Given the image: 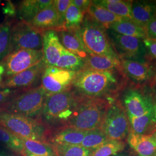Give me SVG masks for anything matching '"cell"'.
Wrapping results in <instances>:
<instances>
[{
    "instance_id": "cell-1",
    "label": "cell",
    "mask_w": 156,
    "mask_h": 156,
    "mask_svg": "<svg viewBox=\"0 0 156 156\" xmlns=\"http://www.w3.org/2000/svg\"><path fill=\"white\" fill-rule=\"evenodd\" d=\"M124 76L118 69L99 71L84 68L76 73L72 90L83 98L105 100L113 102L124 86Z\"/></svg>"
},
{
    "instance_id": "cell-2",
    "label": "cell",
    "mask_w": 156,
    "mask_h": 156,
    "mask_svg": "<svg viewBox=\"0 0 156 156\" xmlns=\"http://www.w3.org/2000/svg\"><path fill=\"white\" fill-rule=\"evenodd\" d=\"M82 100L72 89L48 96L39 120L45 127H66Z\"/></svg>"
},
{
    "instance_id": "cell-3",
    "label": "cell",
    "mask_w": 156,
    "mask_h": 156,
    "mask_svg": "<svg viewBox=\"0 0 156 156\" xmlns=\"http://www.w3.org/2000/svg\"><path fill=\"white\" fill-rule=\"evenodd\" d=\"M75 32L87 54L120 60L109 38L106 28L93 22L86 14L82 24Z\"/></svg>"
},
{
    "instance_id": "cell-4",
    "label": "cell",
    "mask_w": 156,
    "mask_h": 156,
    "mask_svg": "<svg viewBox=\"0 0 156 156\" xmlns=\"http://www.w3.org/2000/svg\"><path fill=\"white\" fill-rule=\"evenodd\" d=\"M111 103L105 100L82 98L66 127L84 131L101 128L106 109Z\"/></svg>"
},
{
    "instance_id": "cell-5",
    "label": "cell",
    "mask_w": 156,
    "mask_h": 156,
    "mask_svg": "<svg viewBox=\"0 0 156 156\" xmlns=\"http://www.w3.org/2000/svg\"><path fill=\"white\" fill-rule=\"evenodd\" d=\"M46 97L45 90L41 85L22 90L1 109L12 113L39 120Z\"/></svg>"
},
{
    "instance_id": "cell-6",
    "label": "cell",
    "mask_w": 156,
    "mask_h": 156,
    "mask_svg": "<svg viewBox=\"0 0 156 156\" xmlns=\"http://www.w3.org/2000/svg\"><path fill=\"white\" fill-rule=\"evenodd\" d=\"M0 125L20 138L44 142L46 127L39 120L0 109Z\"/></svg>"
},
{
    "instance_id": "cell-7",
    "label": "cell",
    "mask_w": 156,
    "mask_h": 156,
    "mask_svg": "<svg viewBox=\"0 0 156 156\" xmlns=\"http://www.w3.org/2000/svg\"><path fill=\"white\" fill-rule=\"evenodd\" d=\"M100 128L108 140H123L128 136L130 123L121 101L115 100L108 107Z\"/></svg>"
},
{
    "instance_id": "cell-8",
    "label": "cell",
    "mask_w": 156,
    "mask_h": 156,
    "mask_svg": "<svg viewBox=\"0 0 156 156\" xmlns=\"http://www.w3.org/2000/svg\"><path fill=\"white\" fill-rule=\"evenodd\" d=\"M20 49L42 50V32L21 20L12 25L9 54Z\"/></svg>"
},
{
    "instance_id": "cell-9",
    "label": "cell",
    "mask_w": 156,
    "mask_h": 156,
    "mask_svg": "<svg viewBox=\"0 0 156 156\" xmlns=\"http://www.w3.org/2000/svg\"><path fill=\"white\" fill-rule=\"evenodd\" d=\"M106 31L120 59L145 62L144 58L147 53V50L143 39L119 34L108 29Z\"/></svg>"
},
{
    "instance_id": "cell-10",
    "label": "cell",
    "mask_w": 156,
    "mask_h": 156,
    "mask_svg": "<svg viewBox=\"0 0 156 156\" xmlns=\"http://www.w3.org/2000/svg\"><path fill=\"white\" fill-rule=\"evenodd\" d=\"M42 59V50L20 49L12 52L0 62L4 68V79L22 73Z\"/></svg>"
},
{
    "instance_id": "cell-11",
    "label": "cell",
    "mask_w": 156,
    "mask_h": 156,
    "mask_svg": "<svg viewBox=\"0 0 156 156\" xmlns=\"http://www.w3.org/2000/svg\"><path fill=\"white\" fill-rule=\"evenodd\" d=\"M76 73L55 66H46L41 80L47 97L72 89Z\"/></svg>"
},
{
    "instance_id": "cell-12",
    "label": "cell",
    "mask_w": 156,
    "mask_h": 156,
    "mask_svg": "<svg viewBox=\"0 0 156 156\" xmlns=\"http://www.w3.org/2000/svg\"><path fill=\"white\" fill-rule=\"evenodd\" d=\"M123 101L127 115L134 117L144 116L154 109V105L151 95L136 88L126 90Z\"/></svg>"
},
{
    "instance_id": "cell-13",
    "label": "cell",
    "mask_w": 156,
    "mask_h": 156,
    "mask_svg": "<svg viewBox=\"0 0 156 156\" xmlns=\"http://www.w3.org/2000/svg\"><path fill=\"white\" fill-rule=\"evenodd\" d=\"M46 67L44 59L27 69L11 77L5 78L0 84V89L27 90L41 79Z\"/></svg>"
},
{
    "instance_id": "cell-14",
    "label": "cell",
    "mask_w": 156,
    "mask_h": 156,
    "mask_svg": "<svg viewBox=\"0 0 156 156\" xmlns=\"http://www.w3.org/2000/svg\"><path fill=\"white\" fill-rule=\"evenodd\" d=\"M28 23L39 31L55 30L57 32L66 30L53 4L39 12Z\"/></svg>"
},
{
    "instance_id": "cell-15",
    "label": "cell",
    "mask_w": 156,
    "mask_h": 156,
    "mask_svg": "<svg viewBox=\"0 0 156 156\" xmlns=\"http://www.w3.org/2000/svg\"><path fill=\"white\" fill-rule=\"evenodd\" d=\"M120 60L121 72L132 81L143 83L149 80L154 76L153 68L147 62L124 58Z\"/></svg>"
},
{
    "instance_id": "cell-16",
    "label": "cell",
    "mask_w": 156,
    "mask_h": 156,
    "mask_svg": "<svg viewBox=\"0 0 156 156\" xmlns=\"http://www.w3.org/2000/svg\"><path fill=\"white\" fill-rule=\"evenodd\" d=\"M64 48L57 31L42 32L43 59L46 66H56Z\"/></svg>"
},
{
    "instance_id": "cell-17",
    "label": "cell",
    "mask_w": 156,
    "mask_h": 156,
    "mask_svg": "<svg viewBox=\"0 0 156 156\" xmlns=\"http://www.w3.org/2000/svg\"><path fill=\"white\" fill-rule=\"evenodd\" d=\"M128 144L139 156L156 155V140L153 135L135 134L130 130Z\"/></svg>"
},
{
    "instance_id": "cell-18",
    "label": "cell",
    "mask_w": 156,
    "mask_h": 156,
    "mask_svg": "<svg viewBox=\"0 0 156 156\" xmlns=\"http://www.w3.org/2000/svg\"><path fill=\"white\" fill-rule=\"evenodd\" d=\"M132 18L144 27L156 17V1H135L131 5Z\"/></svg>"
},
{
    "instance_id": "cell-19",
    "label": "cell",
    "mask_w": 156,
    "mask_h": 156,
    "mask_svg": "<svg viewBox=\"0 0 156 156\" xmlns=\"http://www.w3.org/2000/svg\"><path fill=\"white\" fill-rule=\"evenodd\" d=\"M88 131L71 127L59 128L51 138L53 145H80Z\"/></svg>"
},
{
    "instance_id": "cell-20",
    "label": "cell",
    "mask_w": 156,
    "mask_h": 156,
    "mask_svg": "<svg viewBox=\"0 0 156 156\" xmlns=\"http://www.w3.org/2000/svg\"><path fill=\"white\" fill-rule=\"evenodd\" d=\"M86 15L93 22L106 30L113 23L120 22L124 19L115 15L104 7L95 3L93 1L88 8Z\"/></svg>"
},
{
    "instance_id": "cell-21",
    "label": "cell",
    "mask_w": 156,
    "mask_h": 156,
    "mask_svg": "<svg viewBox=\"0 0 156 156\" xmlns=\"http://www.w3.org/2000/svg\"><path fill=\"white\" fill-rule=\"evenodd\" d=\"M53 4L52 0H23L17 7V14L21 20L30 22L39 12Z\"/></svg>"
},
{
    "instance_id": "cell-22",
    "label": "cell",
    "mask_w": 156,
    "mask_h": 156,
    "mask_svg": "<svg viewBox=\"0 0 156 156\" xmlns=\"http://www.w3.org/2000/svg\"><path fill=\"white\" fill-rule=\"evenodd\" d=\"M128 115L130 130L135 134L151 135L156 131V119L154 112H151L140 117Z\"/></svg>"
},
{
    "instance_id": "cell-23",
    "label": "cell",
    "mask_w": 156,
    "mask_h": 156,
    "mask_svg": "<svg viewBox=\"0 0 156 156\" xmlns=\"http://www.w3.org/2000/svg\"><path fill=\"white\" fill-rule=\"evenodd\" d=\"M108 30L119 34L134 37L142 39L148 38L146 28L129 19L124 18L120 22L113 23Z\"/></svg>"
},
{
    "instance_id": "cell-24",
    "label": "cell",
    "mask_w": 156,
    "mask_h": 156,
    "mask_svg": "<svg viewBox=\"0 0 156 156\" xmlns=\"http://www.w3.org/2000/svg\"><path fill=\"white\" fill-rule=\"evenodd\" d=\"M57 33L62 45L66 49L84 60L86 58L88 54L76 32L63 30Z\"/></svg>"
},
{
    "instance_id": "cell-25",
    "label": "cell",
    "mask_w": 156,
    "mask_h": 156,
    "mask_svg": "<svg viewBox=\"0 0 156 156\" xmlns=\"http://www.w3.org/2000/svg\"><path fill=\"white\" fill-rule=\"evenodd\" d=\"M84 68L95 71H107L115 69L120 70V60L114 59L105 56L87 55L84 59Z\"/></svg>"
},
{
    "instance_id": "cell-26",
    "label": "cell",
    "mask_w": 156,
    "mask_h": 156,
    "mask_svg": "<svg viewBox=\"0 0 156 156\" xmlns=\"http://www.w3.org/2000/svg\"><path fill=\"white\" fill-rule=\"evenodd\" d=\"M117 16L132 19V1L123 0H101L93 1Z\"/></svg>"
},
{
    "instance_id": "cell-27",
    "label": "cell",
    "mask_w": 156,
    "mask_h": 156,
    "mask_svg": "<svg viewBox=\"0 0 156 156\" xmlns=\"http://www.w3.org/2000/svg\"><path fill=\"white\" fill-rule=\"evenodd\" d=\"M84 66L85 63L83 58L64 48L55 67L68 71L78 72L84 68Z\"/></svg>"
},
{
    "instance_id": "cell-28",
    "label": "cell",
    "mask_w": 156,
    "mask_h": 156,
    "mask_svg": "<svg viewBox=\"0 0 156 156\" xmlns=\"http://www.w3.org/2000/svg\"><path fill=\"white\" fill-rule=\"evenodd\" d=\"M16 20L14 19L6 17L0 24V62L9 55L12 25Z\"/></svg>"
},
{
    "instance_id": "cell-29",
    "label": "cell",
    "mask_w": 156,
    "mask_h": 156,
    "mask_svg": "<svg viewBox=\"0 0 156 156\" xmlns=\"http://www.w3.org/2000/svg\"><path fill=\"white\" fill-rule=\"evenodd\" d=\"M85 14L73 4L71 0L65 16L64 26L66 30L72 32L76 31L83 22Z\"/></svg>"
},
{
    "instance_id": "cell-30",
    "label": "cell",
    "mask_w": 156,
    "mask_h": 156,
    "mask_svg": "<svg viewBox=\"0 0 156 156\" xmlns=\"http://www.w3.org/2000/svg\"><path fill=\"white\" fill-rule=\"evenodd\" d=\"M24 151L36 156H56L52 146L45 142L21 138Z\"/></svg>"
},
{
    "instance_id": "cell-31",
    "label": "cell",
    "mask_w": 156,
    "mask_h": 156,
    "mask_svg": "<svg viewBox=\"0 0 156 156\" xmlns=\"http://www.w3.org/2000/svg\"><path fill=\"white\" fill-rule=\"evenodd\" d=\"M109 140L102 130L100 128H97L88 131L80 145L93 151Z\"/></svg>"
},
{
    "instance_id": "cell-32",
    "label": "cell",
    "mask_w": 156,
    "mask_h": 156,
    "mask_svg": "<svg viewBox=\"0 0 156 156\" xmlns=\"http://www.w3.org/2000/svg\"><path fill=\"white\" fill-rule=\"evenodd\" d=\"M0 142L17 153L22 154L24 151V146L22 139L1 125Z\"/></svg>"
},
{
    "instance_id": "cell-33",
    "label": "cell",
    "mask_w": 156,
    "mask_h": 156,
    "mask_svg": "<svg viewBox=\"0 0 156 156\" xmlns=\"http://www.w3.org/2000/svg\"><path fill=\"white\" fill-rule=\"evenodd\" d=\"M126 147L123 140H109L98 149L92 151L90 156H112L119 154Z\"/></svg>"
},
{
    "instance_id": "cell-34",
    "label": "cell",
    "mask_w": 156,
    "mask_h": 156,
    "mask_svg": "<svg viewBox=\"0 0 156 156\" xmlns=\"http://www.w3.org/2000/svg\"><path fill=\"white\" fill-rule=\"evenodd\" d=\"M56 156H90L91 151L80 145H53Z\"/></svg>"
},
{
    "instance_id": "cell-35",
    "label": "cell",
    "mask_w": 156,
    "mask_h": 156,
    "mask_svg": "<svg viewBox=\"0 0 156 156\" xmlns=\"http://www.w3.org/2000/svg\"><path fill=\"white\" fill-rule=\"evenodd\" d=\"M71 0H55L53 1V5L57 12L62 21L65 22V16L68 8L69 5Z\"/></svg>"
},
{
    "instance_id": "cell-36",
    "label": "cell",
    "mask_w": 156,
    "mask_h": 156,
    "mask_svg": "<svg viewBox=\"0 0 156 156\" xmlns=\"http://www.w3.org/2000/svg\"><path fill=\"white\" fill-rule=\"evenodd\" d=\"M22 90H24L0 89V109Z\"/></svg>"
},
{
    "instance_id": "cell-37",
    "label": "cell",
    "mask_w": 156,
    "mask_h": 156,
    "mask_svg": "<svg viewBox=\"0 0 156 156\" xmlns=\"http://www.w3.org/2000/svg\"><path fill=\"white\" fill-rule=\"evenodd\" d=\"M143 42L145 45L147 52L153 57L156 58V39L146 38L143 39Z\"/></svg>"
},
{
    "instance_id": "cell-38",
    "label": "cell",
    "mask_w": 156,
    "mask_h": 156,
    "mask_svg": "<svg viewBox=\"0 0 156 156\" xmlns=\"http://www.w3.org/2000/svg\"><path fill=\"white\" fill-rule=\"evenodd\" d=\"M145 28L147 37L156 40V17L146 25Z\"/></svg>"
},
{
    "instance_id": "cell-39",
    "label": "cell",
    "mask_w": 156,
    "mask_h": 156,
    "mask_svg": "<svg viewBox=\"0 0 156 156\" xmlns=\"http://www.w3.org/2000/svg\"><path fill=\"white\" fill-rule=\"evenodd\" d=\"M73 4L78 7L84 13H86V11L92 2V1L89 0H72Z\"/></svg>"
},
{
    "instance_id": "cell-40",
    "label": "cell",
    "mask_w": 156,
    "mask_h": 156,
    "mask_svg": "<svg viewBox=\"0 0 156 156\" xmlns=\"http://www.w3.org/2000/svg\"><path fill=\"white\" fill-rule=\"evenodd\" d=\"M4 11L6 15V17L13 19V17H15L17 9H16V7L13 4V3H12L11 1H8Z\"/></svg>"
},
{
    "instance_id": "cell-41",
    "label": "cell",
    "mask_w": 156,
    "mask_h": 156,
    "mask_svg": "<svg viewBox=\"0 0 156 156\" xmlns=\"http://www.w3.org/2000/svg\"><path fill=\"white\" fill-rule=\"evenodd\" d=\"M4 68L2 65L0 63V84L2 83L4 80Z\"/></svg>"
},
{
    "instance_id": "cell-42",
    "label": "cell",
    "mask_w": 156,
    "mask_h": 156,
    "mask_svg": "<svg viewBox=\"0 0 156 156\" xmlns=\"http://www.w3.org/2000/svg\"><path fill=\"white\" fill-rule=\"evenodd\" d=\"M153 87L154 90V91H156V76H154V78L153 79V83H152Z\"/></svg>"
},
{
    "instance_id": "cell-43",
    "label": "cell",
    "mask_w": 156,
    "mask_h": 156,
    "mask_svg": "<svg viewBox=\"0 0 156 156\" xmlns=\"http://www.w3.org/2000/svg\"><path fill=\"white\" fill-rule=\"evenodd\" d=\"M22 155L23 156H34V155H33V154H31L28 153L26 152V151H23V152Z\"/></svg>"
},
{
    "instance_id": "cell-44",
    "label": "cell",
    "mask_w": 156,
    "mask_h": 156,
    "mask_svg": "<svg viewBox=\"0 0 156 156\" xmlns=\"http://www.w3.org/2000/svg\"><path fill=\"white\" fill-rule=\"evenodd\" d=\"M0 156H11L3 151H0Z\"/></svg>"
},
{
    "instance_id": "cell-45",
    "label": "cell",
    "mask_w": 156,
    "mask_h": 156,
    "mask_svg": "<svg viewBox=\"0 0 156 156\" xmlns=\"http://www.w3.org/2000/svg\"><path fill=\"white\" fill-rule=\"evenodd\" d=\"M153 112H154V117H155V119H156V105H155L154 106Z\"/></svg>"
},
{
    "instance_id": "cell-46",
    "label": "cell",
    "mask_w": 156,
    "mask_h": 156,
    "mask_svg": "<svg viewBox=\"0 0 156 156\" xmlns=\"http://www.w3.org/2000/svg\"><path fill=\"white\" fill-rule=\"evenodd\" d=\"M127 156L125 154H124V153H119V154H116V155H113V156Z\"/></svg>"
},
{
    "instance_id": "cell-47",
    "label": "cell",
    "mask_w": 156,
    "mask_h": 156,
    "mask_svg": "<svg viewBox=\"0 0 156 156\" xmlns=\"http://www.w3.org/2000/svg\"><path fill=\"white\" fill-rule=\"evenodd\" d=\"M152 135H153V137H154V138L156 140V131L154 133V134H153Z\"/></svg>"
},
{
    "instance_id": "cell-48",
    "label": "cell",
    "mask_w": 156,
    "mask_h": 156,
    "mask_svg": "<svg viewBox=\"0 0 156 156\" xmlns=\"http://www.w3.org/2000/svg\"><path fill=\"white\" fill-rule=\"evenodd\" d=\"M156 156V155H155V156Z\"/></svg>"
}]
</instances>
